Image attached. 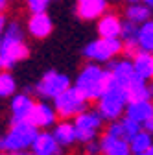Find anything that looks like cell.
<instances>
[{
    "mask_svg": "<svg viewBox=\"0 0 153 155\" xmlns=\"http://www.w3.org/2000/svg\"><path fill=\"white\" fill-rule=\"evenodd\" d=\"M28 33L33 39H46L52 30H54V22H52V17L46 13H33L28 18V24H26Z\"/></svg>",
    "mask_w": 153,
    "mask_h": 155,
    "instance_id": "obj_16",
    "label": "cell"
},
{
    "mask_svg": "<svg viewBox=\"0 0 153 155\" xmlns=\"http://www.w3.org/2000/svg\"><path fill=\"white\" fill-rule=\"evenodd\" d=\"M39 127L35 124H31L30 120H22V122H11L9 129L6 135L0 137V151H8V153H15V151H24V150H31L37 135H39Z\"/></svg>",
    "mask_w": 153,
    "mask_h": 155,
    "instance_id": "obj_3",
    "label": "cell"
},
{
    "mask_svg": "<svg viewBox=\"0 0 153 155\" xmlns=\"http://www.w3.org/2000/svg\"><path fill=\"white\" fill-rule=\"evenodd\" d=\"M54 107H55L57 114H59V118H63V120L76 118L78 114H81L83 111L89 109V100L78 91V87L72 85L54 100Z\"/></svg>",
    "mask_w": 153,
    "mask_h": 155,
    "instance_id": "obj_6",
    "label": "cell"
},
{
    "mask_svg": "<svg viewBox=\"0 0 153 155\" xmlns=\"http://www.w3.org/2000/svg\"><path fill=\"white\" fill-rule=\"evenodd\" d=\"M35 102H33V96L26 91L22 92H17L13 98H11V104H9V109H11V122H22V120H30L31 118V113L35 109Z\"/></svg>",
    "mask_w": 153,
    "mask_h": 155,
    "instance_id": "obj_10",
    "label": "cell"
},
{
    "mask_svg": "<svg viewBox=\"0 0 153 155\" xmlns=\"http://www.w3.org/2000/svg\"><path fill=\"white\" fill-rule=\"evenodd\" d=\"M103 122L105 120H103V116L100 114L98 109H87L81 114H78L74 118L76 129H78V142L87 144V142L96 140L98 133L103 127Z\"/></svg>",
    "mask_w": 153,
    "mask_h": 155,
    "instance_id": "obj_8",
    "label": "cell"
},
{
    "mask_svg": "<svg viewBox=\"0 0 153 155\" xmlns=\"http://www.w3.org/2000/svg\"><path fill=\"white\" fill-rule=\"evenodd\" d=\"M57 118H59V114H57L54 105H50L46 102H39L31 113L30 122L35 124L39 129H48V127H54L57 124Z\"/></svg>",
    "mask_w": 153,
    "mask_h": 155,
    "instance_id": "obj_15",
    "label": "cell"
},
{
    "mask_svg": "<svg viewBox=\"0 0 153 155\" xmlns=\"http://www.w3.org/2000/svg\"><path fill=\"white\" fill-rule=\"evenodd\" d=\"M133 65H135V72L138 78L146 81H153V54L140 50L135 57H133Z\"/></svg>",
    "mask_w": 153,
    "mask_h": 155,
    "instance_id": "obj_19",
    "label": "cell"
},
{
    "mask_svg": "<svg viewBox=\"0 0 153 155\" xmlns=\"http://www.w3.org/2000/svg\"><path fill=\"white\" fill-rule=\"evenodd\" d=\"M31 151L37 155H65V148L57 142L54 133L48 129L39 131V135H37V139L31 146Z\"/></svg>",
    "mask_w": 153,
    "mask_h": 155,
    "instance_id": "obj_12",
    "label": "cell"
},
{
    "mask_svg": "<svg viewBox=\"0 0 153 155\" xmlns=\"http://www.w3.org/2000/svg\"><path fill=\"white\" fill-rule=\"evenodd\" d=\"M85 153H90V155H100V153H102V148H100V140H92V142H87V144H85Z\"/></svg>",
    "mask_w": 153,
    "mask_h": 155,
    "instance_id": "obj_27",
    "label": "cell"
},
{
    "mask_svg": "<svg viewBox=\"0 0 153 155\" xmlns=\"http://www.w3.org/2000/svg\"><path fill=\"white\" fill-rule=\"evenodd\" d=\"M122 28H124V21L120 18V15L107 11L102 18H98V35L100 37H107V39H120L122 37Z\"/></svg>",
    "mask_w": 153,
    "mask_h": 155,
    "instance_id": "obj_14",
    "label": "cell"
},
{
    "mask_svg": "<svg viewBox=\"0 0 153 155\" xmlns=\"http://www.w3.org/2000/svg\"><path fill=\"white\" fill-rule=\"evenodd\" d=\"M8 4H9V0H0V13H4L8 9Z\"/></svg>",
    "mask_w": 153,
    "mask_h": 155,
    "instance_id": "obj_30",
    "label": "cell"
},
{
    "mask_svg": "<svg viewBox=\"0 0 153 155\" xmlns=\"http://www.w3.org/2000/svg\"><path fill=\"white\" fill-rule=\"evenodd\" d=\"M100 148H102L100 155H133L127 139L111 135L107 131H103V135L100 137Z\"/></svg>",
    "mask_w": 153,
    "mask_h": 155,
    "instance_id": "obj_13",
    "label": "cell"
},
{
    "mask_svg": "<svg viewBox=\"0 0 153 155\" xmlns=\"http://www.w3.org/2000/svg\"><path fill=\"white\" fill-rule=\"evenodd\" d=\"M127 94H129V102H138V100H151V92H149V85L146 80L137 78L133 80L127 87Z\"/></svg>",
    "mask_w": 153,
    "mask_h": 155,
    "instance_id": "obj_21",
    "label": "cell"
},
{
    "mask_svg": "<svg viewBox=\"0 0 153 155\" xmlns=\"http://www.w3.org/2000/svg\"><path fill=\"white\" fill-rule=\"evenodd\" d=\"M109 11V0H83L76 4V15L81 21H98Z\"/></svg>",
    "mask_w": 153,
    "mask_h": 155,
    "instance_id": "obj_11",
    "label": "cell"
},
{
    "mask_svg": "<svg viewBox=\"0 0 153 155\" xmlns=\"http://www.w3.org/2000/svg\"><path fill=\"white\" fill-rule=\"evenodd\" d=\"M124 52V41L122 39H107V37H98L90 41L83 48L85 59L92 63H111L116 55Z\"/></svg>",
    "mask_w": 153,
    "mask_h": 155,
    "instance_id": "obj_5",
    "label": "cell"
},
{
    "mask_svg": "<svg viewBox=\"0 0 153 155\" xmlns=\"http://www.w3.org/2000/svg\"><path fill=\"white\" fill-rule=\"evenodd\" d=\"M30 55V46L26 45L22 26L17 21L8 22V28L2 35V43H0V57L4 61L6 70L13 68L17 63L28 59Z\"/></svg>",
    "mask_w": 153,
    "mask_h": 155,
    "instance_id": "obj_2",
    "label": "cell"
},
{
    "mask_svg": "<svg viewBox=\"0 0 153 155\" xmlns=\"http://www.w3.org/2000/svg\"><path fill=\"white\" fill-rule=\"evenodd\" d=\"M85 155H90V153H85Z\"/></svg>",
    "mask_w": 153,
    "mask_h": 155,
    "instance_id": "obj_38",
    "label": "cell"
},
{
    "mask_svg": "<svg viewBox=\"0 0 153 155\" xmlns=\"http://www.w3.org/2000/svg\"><path fill=\"white\" fill-rule=\"evenodd\" d=\"M78 2H83V0H78Z\"/></svg>",
    "mask_w": 153,
    "mask_h": 155,
    "instance_id": "obj_37",
    "label": "cell"
},
{
    "mask_svg": "<svg viewBox=\"0 0 153 155\" xmlns=\"http://www.w3.org/2000/svg\"><path fill=\"white\" fill-rule=\"evenodd\" d=\"M138 48L144 52L153 54V18L144 24H140L138 30Z\"/></svg>",
    "mask_w": 153,
    "mask_h": 155,
    "instance_id": "obj_23",
    "label": "cell"
},
{
    "mask_svg": "<svg viewBox=\"0 0 153 155\" xmlns=\"http://www.w3.org/2000/svg\"><path fill=\"white\" fill-rule=\"evenodd\" d=\"M17 94V81L8 70L0 72V98H13Z\"/></svg>",
    "mask_w": 153,
    "mask_h": 155,
    "instance_id": "obj_24",
    "label": "cell"
},
{
    "mask_svg": "<svg viewBox=\"0 0 153 155\" xmlns=\"http://www.w3.org/2000/svg\"><path fill=\"white\" fill-rule=\"evenodd\" d=\"M144 129H146V131H149V133L153 135V116H151V118H149L146 124H144Z\"/></svg>",
    "mask_w": 153,
    "mask_h": 155,
    "instance_id": "obj_29",
    "label": "cell"
},
{
    "mask_svg": "<svg viewBox=\"0 0 153 155\" xmlns=\"http://www.w3.org/2000/svg\"><path fill=\"white\" fill-rule=\"evenodd\" d=\"M133 155H151V151H146V153H133Z\"/></svg>",
    "mask_w": 153,
    "mask_h": 155,
    "instance_id": "obj_35",
    "label": "cell"
},
{
    "mask_svg": "<svg viewBox=\"0 0 153 155\" xmlns=\"http://www.w3.org/2000/svg\"><path fill=\"white\" fill-rule=\"evenodd\" d=\"M54 137L57 139L63 148H70L78 142V129H76V124L74 122H68V120H61L57 122L52 129Z\"/></svg>",
    "mask_w": 153,
    "mask_h": 155,
    "instance_id": "obj_17",
    "label": "cell"
},
{
    "mask_svg": "<svg viewBox=\"0 0 153 155\" xmlns=\"http://www.w3.org/2000/svg\"><path fill=\"white\" fill-rule=\"evenodd\" d=\"M11 155H35L31 150H24V151H15V153H11Z\"/></svg>",
    "mask_w": 153,
    "mask_h": 155,
    "instance_id": "obj_31",
    "label": "cell"
},
{
    "mask_svg": "<svg viewBox=\"0 0 153 155\" xmlns=\"http://www.w3.org/2000/svg\"><path fill=\"white\" fill-rule=\"evenodd\" d=\"M8 28V21H6V15L4 13H0V43H2V35Z\"/></svg>",
    "mask_w": 153,
    "mask_h": 155,
    "instance_id": "obj_28",
    "label": "cell"
},
{
    "mask_svg": "<svg viewBox=\"0 0 153 155\" xmlns=\"http://www.w3.org/2000/svg\"><path fill=\"white\" fill-rule=\"evenodd\" d=\"M142 2H144V4H146V6H149V8H151V9H153V0H142Z\"/></svg>",
    "mask_w": 153,
    "mask_h": 155,
    "instance_id": "obj_32",
    "label": "cell"
},
{
    "mask_svg": "<svg viewBox=\"0 0 153 155\" xmlns=\"http://www.w3.org/2000/svg\"><path fill=\"white\" fill-rule=\"evenodd\" d=\"M54 2H57V0H54Z\"/></svg>",
    "mask_w": 153,
    "mask_h": 155,
    "instance_id": "obj_39",
    "label": "cell"
},
{
    "mask_svg": "<svg viewBox=\"0 0 153 155\" xmlns=\"http://www.w3.org/2000/svg\"><path fill=\"white\" fill-rule=\"evenodd\" d=\"M129 104V94L127 89L116 81L109 83V87L105 89V92L102 94V98L98 100V111L103 116L105 122H114L120 120L122 114H125V107Z\"/></svg>",
    "mask_w": 153,
    "mask_h": 155,
    "instance_id": "obj_4",
    "label": "cell"
},
{
    "mask_svg": "<svg viewBox=\"0 0 153 155\" xmlns=\"http://www.w3.org/2000/svg\"><path fill=\"white\" fill-rule=\"evenodd\" d=\"M2 70H6V67H4V61H2V57H0V72Z\"/></svg>",
    "mask_w": 153,
    "mask_h": 155,
    "instance_id": "obj_33",
    "label": "cell"
},
{
    "mask_svg": "<svg viewBox=\"0 0 153 155\" xmlns=\"http://www.w3.org/2000/svg\"><path fill=\"white\" fill-rule=\"evenodd\" d=\"M70 85V78L63 72H57V70H48L43 74V78L33 85V94H37L39 98L43 100H55L59 94H63Z\"/></svg>",
    "mask_w": 153,
    "mask_h": 155,
    "instance_id": "obj_7",
    "label": "cell"
},
{
    "mask_svg": "<svg viewBox=\"0 0 153 155\" xmlns=\"http://www.w3.org/2000/svg\"><path fill=\"white\" fill-rule=\"evenodd\" d=\"M127 4H137V2H142V0H125Z\"/></svg>",
    "mask_w": 153,
    "mask_h": 155,
    "instance_id": "obj_34",
    "label": "cell"
},
{
    "mask_svg": "<svg viewBox=\"0 0 153 155\" xmlns=\"http://www.w3.org/2000/svg\"><path fill=\"white\" fill-rule=\"evenodd\" d=\"M107 70L111 74V80L116 81L120 85H124L125 89L129 87V83L133 80H137V72H135V65L133 59L129 57H122V59H112L111 63H107Z\"/></svg>",
    "mask_w": 153,
    "mask_h": 155,
    "instance_id": "obj_9",
    "label": "cell"
},
{
    "mask_svg": "<svg viewBox=\"0 0 153 155\" xmlns=\"http://www.w3.org/2000/svg\"><path fill=\"white\" fill-rule=\"evenodd\" d=\"M0 155H11V153H8V151H0Z\"/></svg>",
    "mask_w": 153,
    "mask_h": 155,
    "instance_id": "obj_36",
    "label": "cell"
},
{
    "mask_svg": "<svg viewBox=\"0 0 153 155\" xmlns=\"http://www.w3.org/2000/svg\"><path fill=\"white\" fill-rule=\"evenodd\" d=\"M129 146H131V151L133 153H146V151H151L153 148V135L146 129H142L140 133H137L135 137L129 140Z\"/></svg>",
    "mask_w": 153,
    "mask_h": 155,
    "instance_id": "obj_22",
    "label": "cell"
},
{
    "mask_svg": "<svg viewBox=\"0 0 153 155\" xmlns=\"http://www.w3.org/2000/svg\"><path fill=\"white\" fill-rule=\"evenodd\" d=\"M125 116L133 118L138 124H146L153 116V102L151 100H138V102H129L125 107Z\"/></svg>",
    "mask_w": 153,
    "mask_h": 155,
    "instance_id": "obj_18",
    "label": "cell"
},
{
    "mask_svg": "<svg viewBox=\"0 0 153 155\" xmlns=\"http://www.w3.org/2000/svg\"><path fill=\"white\" fill-rule=\"evenodd\" d=\"M54 2V0H26V6H28V11L33 15V13H46L48 11V6Z\"/></svg>",
    "mask_w": 153,
    "mask_h": 155,
    "instance_id": "obj_26",
    "label": "cell"
},
{
    "mask_svg": "<svg viewBox=\"0 0 153 155\" xmlns=\"http://www.w3.org/2000/svg\"><path fill=\"white\" fill-rule=\"evenodd\" d=\"M111 83V74L107 68H103L100 63H92L89 61L76 76L74 85L78 87V91L85 96L89 102L92 100H100L102 94Z\"/></svg>",
    "mask_w": 153,
    "mask_h": 155,
    "instance_id": "obj_1",
    "label": "cell"
},
{
    "mask_svg": "<svg viewBox=\"0 0 153 155\" xmlns=\"http://www.w3.org/2000/svg\"><path fill=\"white\" fill-rule=\"evenodd\" d=\"M151 8L146 6L144 2H137V4H129L125 9H124V17L125 21H131L135 24H144L148 21H151Z\"/></svg>",
    "mask_w": 153,
    "mask_h": 155,
    "instance_id": "obj_20",
    "label": "cell"
},
{
    "mask_svg": "<svg viewBox=\"0 0 153 155\" xmlns=\"http://www.w3.org/2000/svg\"><path fill=\"white\" fill-rule=\"evenodd\" d=\"M120 124H122V135H124V139H127V140H131L137 133H140L144 129L142 124L135 122L133 118H129V116H125V114H124V118H120Z\"/></svg>",
    "mask_w": 153,
    "mask_h": 155,
    "instance_id": "obj_25",
    "label": "cell"
}]
</instances>
